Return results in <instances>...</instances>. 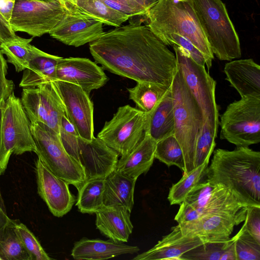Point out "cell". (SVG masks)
Listing matches in <instances>:
<instances>
[{"label": "cell", "instance_id": "6da1fadb", "mask_svg": "<svg viewBox=\"0 0 260 260\" xmlns=\"http://www.w3.org/2000/svg\"><path fill=\"white\" fill-rule=\"evenodd\" d=\"M95 62L136 81L171 85L178 70L175 54L147 25L120 26L89 43Z\"/></svg>", "mask_w": 260, "mask_h": 260}, {"label": "cell", "instance_id": "7a4b0ae2", "mask_svg": "<svg viewBox=\"0 0 260 260\" xmlns=\"http://www.w3.org/2000/svg\"><path fill=\"white\" fill-rule=\"evenodd\" d=\"M207 180L228 188L244 205L260 206V152L248 147L214 151Z\"/></svg>", "mask_w": 260, "mask_h": 260}, {"label": "cell", "instance_id": "3957f363", "mask_svg": "<svg viewBox=\"0 0 260 260\" xmlns=\"http://www.w3.org/2000/svg\"><path fill=\"white\" fill-rule=\"evenodd\" d=\"M146 20L156 36L173 33L185 38L203 54L208 69L211 68L214 55L191 0H159L148 11Z\"/></svg>", "mask_w": 260, "mask_h": 260}, {"label": "cell", "instance_id": "277c9868", "mask_svg": "<svg viewBox=\"0 0 260 260\" xmlns=\"http://www.w3.org/2000/svg\"><path fill=\"white\" fill-rule=\"evenodd\" d=\"M210 49L220 60L241 57L240 39L221 0H191Z\"/></svg>", "mask_w": 260, "mask_h": 260}, {"label": "cell", "instance_id": "5b68a950", "mask_svg": "<svg viewBox=\"0 0 260 260\" xmlns=\"http://www.w3.org/2000/svg\"><path fill=\"white\" fill-rule=\"evenodd\" d=\"M171 91L174 115V135L183 151L185 163L183 175H185L194 169L195 145L204 117L178 69L173 78Z\"/></svg>", "mask_w": 260, "mask_h": 260}, {"label": "cell", "instance_id": "8992f818", "mask_svg": "<svg viewBox=\"0 0 260 260\" xmlns=\"http://www.w3.org/2000/svg\"><path fill=\"white\" fill-rule=\"evenodd\" d=\"M221 139L236 147L260 142V96H247L230 104L220 115Z\"/></svg>", "mask_w": 260, "mask_h": 260}, {"label": "cell", "instance_id": "52a82bcc", "mask_svg": "<svg viewBox=\"0 0 260 260\" xmlns=\"http://www.w3.org/2000/svg\"><path fill=\"white\" fill-rule=\"evenodd\" d=\"M30 129L38 157L53 173L78 190L85 181L84 170L65 150L59 134L39 122L30 123Z\"/></svg>", "mask_w": 260, "mask_h": 260}, {"label": "cell", "instance_id": "ba28073f", "mask_svg": "<svg viewBox=\"0 0 260 260\" xmlns=\"http://www.w3.org/2000/svg\"><path fill=\"white\" fill-rule=\"evenodd\" d=\"M147 113L126 105L119 107L110 121L105 122L97 137L119 155L129 153L142 140Z\"/></svg>", "mask_w": 260, "mask_h": 260}, {"label": "cell", "instance_id": "9c48e42d", "mask_svg": "<svg viewBox=\"0 0 260 260\" xmlns=\"http://www.w3.org/2000/svg\"><path fill=\"white\" fill-rule=\"evenodd\" d=\"M65 13V8L57 2L15 0L9 22L14 32L40 37L49 34Z\"/></svg>", "mask_w": 260, "mask_h": 260}, {"label": "cell", "instance_id": "30bf717a", "mask_svg": "<svg viewBox=\"0 0 260 260\" xmlns=\"http://www.w3.org/2000/svg\"><path fill=\"white\" fill-rule=\"evenodd\" d=\"M175 53L178 69L184 82L201 108L204 119L208 118L219 123V107L215 98L216 81L182 48L172 46Z\"/></svg>", "mask_w": 260, "mask_h": 260}, {"label": "cell", "instance_id": "8fae6325", "mask_svg": "<svg viewBox=\"0 0 260 260\" xmlns=\"http://www.w3.org/2000/svg\"><path fill=\"white\" fill-rule=\"evenodd\" d=\"M21 101L30 123H43L58 134L64 107L53 81L23 88Z\"/></svg>", "mask_w": 260, "mask_h": 260}, {"label": "cell", "instance_id": "7c38bea8", "mask_svg": "<svg viewBox=\"0 0 260 260\" xmlns=\"http://www.w3.org/2000/svg\"><path fill=\"white\" fill-rule=\"evenodd\" d=\"M66 13L50 32V36L61 43L75 47L100 38L105 33L103 23L81 12L75 4L67 1Z\"/></svg>", "mask_w": 260, "mask_h": 260}, {"label": "cell", "instance_id": "4fadbf2b", "mask_svg": "<svg viewBox=\"0 0 260 260\" xmlns=\"http://www.w3.org/2000/svg\"><path fill=\"white\" fill-rule=\"evenodd\" d=\"M2 134L4 147L9 155L36 152L30 122L21 100L15 96L14 92L5 101Z\"/></svg>", "mask_w": 260, "mask_h": 260}, {"label": "cell", "instance_id": "5bb4252c", "mask_svg": "<svg viewBox=\"0 0 260 260\" xmlns=\"http://www.w3.org/2000/svg\"><path fill=\"white\" fill-rule=\"evenodd\" d=\"M63 102L66 116L79 136L90 141L94 137L93 105L80 86L69 82L53 81Z\"/></svg>", "mask_w": 260, "mask_h": 260}, {"label": "cell", "instance_id": "9a60e30c", "mask_svg": "<svg viewBox=\"0 0 260 260\" xmlns=\"http://www.w3.org/2000/svg\"><path fill=\"white\" fill-rule=\"evenodd\" d=\"M35 165L39 196L54 216H63L71 210L76 201L69 189V184L53 173L40 158Z\"/></svg>", "mask_w": 260, "mask_h": 260}, {"label": "cell", "instance_id": "2e32d148", "mask_svg": "<svg viewBox=\"0 0 260 260\" xmlns=\"http://www.w3.org/2000/svg\"><path fill=\"white\" fill-rule=\"evenodd\" d=\"M108 78L95 62L82 57H61L56 70V80L80 86L88 95L94 89L100 88Z\"/></svg>", "mask_w": 260, "mask_h": 260}, {"label": "cell", "instance_id": "e0dca14e", "mask_svg": "<svg viewBox=\"0 0 260 260\" xmlns=\"http://www.w3.org/2000/svg\"><path fill=\"white\" fill-rule=\"evenodd\" d=\"M78 141L79 163L84 170L85 181L105 178L115 170L119 155L100 139L94 137L87 141L78 136Z\"/></svg>", "mask_w": 260, "mask_h": 260}, {"label": "cell", "instance_id": "ac0fdd59", "mask_svg": "<svg viewBox=\"0 0 260 260\" xmlns=\"http://www.w3.org/2000/svg\"><path fill=\"white\" fill-rule=\"evenodd\" d=\"M198 236L182 234L178 224L171 229V232L147 251L137 255L135 260H181L182 255L189 250L205 243Z\"/></svg>", "mask_w": 260, "mask_h": 260}, {"label": "cell", "instance_id": "d6986e66", "mask_svg": "<svg viewBox=\"0 0 260 260\" xmlns=\"http://www.w3.org/2000/svg\"><path fill=\"white\" fill-rule=\"evenodd\" d=\"M184 235L198 236L205 242L228 240L234 227L238 225L233 218L218 214H205L196 220L178 224Z\"/></svg>", "mask_w": 260, "mask_h": 260}, {"label": "cell", "instance_id": "ffe728a7", "mask_svg": "<svg viewBox=\"0 0 260 260\" xmlns=\"http://www.w3.org/2000/svg\"><path fill=\"white\" fill-rule=\"evenodd\" d=\"M226 80L241 98L260 96V67L253 59L231 60L224 68Z\"/></svg>", "mask_w": 260, "mask_h": 260}, {"label": "cell", "instance_id": "44dd1931", "mask_svg": "<svg viewBox=\"0 0 260 260\" xmlns=\"http://www.w3.org/2000/svg\"><path fill=\"white\" fill-rule=\"evenodd\" d=\"M131 212L122 206L104 205L95 212L96 228L110 239L126 242L133 229Z\"/></svg>", "mask_w": 260, "mask_h": 260}, {"label": "cell", "instance_id": "7402d4cb", "mask_svg": "<svg viewBox=\"0 0 260 260\" xmlns=\"http://www.w3.org/2000/svg\"><path fill=\"white\" fill-rule=\"evenodd\" d=\"M139 250L138 246L128 245L110 239L103 240L83 238L75 242L71 255L77 260H99L133 254Z\"/></svg>", "mask_w": 260, "mask_h": 260}, {"label": "cell", "instance_id": "603a6c76", "mask_svg": "<svg viewBox=\"0 0 260 260\" xmlns=\"http://www.w3.org/2000/svg\"><path fill=\"white\" fill-rule=\"evenodd\" d=\"M156 142L145 134L142 140L127 154L121 155L115 170L121 174L137 179L146 173L151 167L154 157Z\"/></svg>", "mask_w": 260, "mask_h": 260}, {"label": "cell", "instance_id": "cb8c5ba5", "mask_svg": "<svg viewBox=\"0 0 260 260\" xmlns=\"http://www.w3.org/2000/svg\"><path fill=\"white\" fill-rule=\"evenodd\" d=\"M175 128L173 104L171 87L149 113H147L145 134L156 142L174 135Z\"/></svg>", "mask_w": 260, "mask_h": 260}, {"label": "cell", "instance_id": "d4e9b609", "mask_svg": "<svg viewBox=\"0 0 260 260\" xmlns=\"http://www.w3.org/2000/svg\"><path fill=\"white\" fill-rule=\"evenodd\" d=\"M137 180L127 177L116 170L105 179L103 203L106 206H122L131 212L134 206Z\"/></svg>", "mask_w": 260, "mask_h": 260}, {"label": "cell", "instance_id": "484cf974", "mask_svg": "<svg viewBox=\"0 0 260 260\" xmlns=\"http://www.w3.org/2000/svg\"><path fill=\"white\" fill-rule=\"evenodd\" d=\"M61 58L40 50L23 71L19 86L23 88L34 87L56 80V67Z\"/></svg>", "mask_w": 260, "mask_h": 260}, {"label": "cell", "instance_id": "4316f807", "mask_svg": "<svg viewBox=\"0 0 260 260\" xmlns=\"http://www.w3.org/2000/svg\"><path fill=\"white\" fill-rule=\"evenodd\" d=\"M32 38L25 39L16 36L12 40L0 44V49L6 55L7 61L12 64L17 72L27 69L30 60L40 50L31 45Z\"/></svg>", "mask_w": 260, "mask_h": 260}, {"label": "cell", "instance_id": "83f0119b", "mask_svg": "<svg viewBox=\"0 0 260 260\" xmlns=\"http://www.w3.org/2000/svg\"><path fill=\"white\" fill-rule=\"evenodd\" d=\"M137 83L134 87L127 88L129 99L135 103L138 109L146 113L154 108L171 87L151 82Z\"/></svg>", "mask_w": 260, "mask_h": 260}, {"label": "cell", "instance_id": "f1b7e54d", "mask_svg": "<svg viewBox=\"0 0 260 260\" xmlns=\"http://www.w3.org/2000/svg\"><path fill=\"white\" fill-rule=\"evenodd\" d=\"M105 179L99 178L85 181L78 190L76 205L80 212L95 213L104 205L103 193Z\"/></svg>", "mask_w": 260, "mask_h": 260}, {"label": "cell", "instance_id": "f546056e", "mask_svg": "<svg viewBox=\"0 0 260 260\" xmlns=\"http://www.w3.org/2000/svg\"><path fill=\"white\" fill-rule=\"evenodd\" d=\"M83 13L95 18L103 24L119 27L129 17L105 4L102 0H75Z\"/></svg>", "mask_w": 260, "mask_h": 260}, {"label": "cell", "instance_id": "4dcf8cb0", "mask_svg": "<svg viewBox=\"0 0 260 260\" xmlns=\"http://www.w3.org/2000/svg\"><path fill=\"white\" fill-rule=\"evenodd\" d=\"M12 221L0 231V260H31Z\"/></svg>", "mask_w": 260, "mask_h": 260}, {"label": "cell", "instance_id": "1f68e13d", "mask_svg": "<svg viewBox=\"0 0 260 260\" xmlns=\"http://www.w3.org/2000/svg\"><path fill=\"white\" fill-rule=\"evenodd\" d=\"M219 123L205 118L200 129L196 140L194 156V168L204 163L210 156L216 146Z\"/></svg>", "mask_w": 260, "mask_h": 260}, {"label": "cell", "instance_id": "d6a6232c", "mask_svg": "<svg viewBox=\"0 0 260 260\" xmlns=\"http://www.w3.org/2000/svg\"><path fill=\"white\" fill-rule=\"evenodd\" d=\"M210 158L188 173L183 175L181 179L170 188L168 199L171 205H180L190 190L200 183L206 173Z\"/></svg>", "mask_w": 260, "mask_h": 260}, {"label": "cell", "instance_id": "836d02e7", "mask_svg": "<svg viewBox=\"0 0 260 260\" xmlns=\"http://www.w3.org/2000/svg\"><path fill=\"white\" fill-rule=\"evenodd\" d=\"M154 157L168 167L175 165L183 173L185 171L183 151L174 135L156 142Z\"/></svg>", "mask_w": 260, "mask_h": 260}, {"label": "cell", "instance_id": "e575fe53", "mask_svg": "<svg viewBox=\"0 0 260 260\" xmlns=\"http://www.w3.org/2000/svg\"><path fill=\"white\" fill-rule=\"evenodd\" d=\"M234 237L236 260H260V243L247 231L244 224Z\"/></svg>", "mask_w": 260, "mask_h": 260}, {"label": "cell", "instance_id": "d590c367", "mask_svg": "<svg viewBox=\"0 0 260 260\" xmlns=\"http://www.w3.org/2000/svg\"><path fill=\"white\" fill-rule=\"evenodd\" d=\"M233 238L218 242H207L184 253L181 260H219Z\"/></svg>", "mask_w": 260, "mask_h": 260}, {"label": "cell", "instance_id": "8d00e7d4", "mask_svg": "<svg viewBox=\"0 0 260 260\" xmlns=\"http://www.w3.org/2000/svg\"><path fill=\"white\" fill-rule=\"evenodd\" d=\"M15 228L16 232L29 255L31 260L51 259L34 234L25 224L15 221Z\"/></svg>", "mask_w": 260, "mask_h": 260}, {"label": "cell", "instance_id": "74e56055", "mask_svg": "<svg viewBox=\"0 0 260 260\" xmlns=\"http://www.w3.org/2000/svg\"><path fill=\"white\" fill-rule=\"evenodd\" d=\"M58 134L65 150L79 162V135L66 115L61 118Z\"/></svg>", "mask_w": 260, "mask_h": 260}, {"label": "cell", "instance_id": "f35d334b", "mask_svg": "<svg viewBox=\"0 0 260 260\" xmlns=\"http://www.w3.org/2000/svg\"><path fill=\"white\" fill-rule=\"evenodd\" d=\"M156 36L166 46L176 45L179 46L187 52L196 62L205 66V60L203 54L185 38L173 33H165Z\"/></svg>", "mask_w": 260, "mask_h": 260}, {"label": "cell", "instance_id": "ab89813d", "mask_svg": "<svg viewBox=\"0 0 260 260\" xmlns=\"http://www.w3.org/2000/svg\"><path fill=\"white\" fill-rule=\"evenodd\" d=\"M244 225L247 231L260 243V206H248Z\"/></svg>", "mask_w": 260, "mask_h": 260}, {"label": "cell", "instance_id": "60d3db41", "mask_svg": "<svg viewBox=\"0 0 260 260\" xmlns=\"http://www.w3.org/2000/svg\"><path fill=\"white\" fill-rule=\"evenodd\" d=\"M8 65L0 49V99L6 100L13 92L14 83L7 78Z\"/></svg>", "mask_w": 260, "mask_h": 260}, {"label": "cell", "instance_id": "b9f144b4", "mask_svg": "<svg viewBox=\"0 0 260 260\" xmlns=\"http://www.w3.org/2000/svg\"><path fill=\"white\" fill-rule=\"evenodd\" d=\"M174 219L178 224L183 223L197 219L200 216L196 210L188 204L182 202Z\"/></svg>", "mask_w": 260, "mask_h": 260}, {"label": "cell", "instance_id": "7bdbcfd3", "mask_svg": "<svg viewBox=\"0 0 260 260\" xmlns=\"http://www.w3.org/2000/svg\"><path fill=\"white\" fill-rule=\"evenodd\" d=\"M5 100L0 99V176L5 171L11 155L6 151L3 138L2 121Z\"/></svg>", "mask_w": 260, "mask_h": 260}, {"label": "cell", "instance_id": "ee69618b", "mask_svg": "<svg viewBox=\"0 0 260 260\" xmlns=\"http://www.w3.org/2000/svg\"><path fill=\"white\" fill-rule=\"evenodd\" d=\"M134 8L146 15L149 10L159 0H109Z\"/></svg>", "mask_w": 260, "mask_h": 260}, {"label": "cell", "instance_id": "f6af8a7d", "mask_svg": "<svg viewBox=\"0 0 260 260\" xmlns=\"http://www.w3.org/2000/svg\"><path fill=\"white\" fill-rule=\"evenodd\" d=\"M16 36L9 21L0 12V44L12 40Z\"/></svg>", "mask_w": 260, "mask_h": 260}, {"label": "cell", "instance_id": "bcb514c9", "mask_svg": "<svg viewBox=\"0 0 260 260\" xmlns=\"http://www.w3.org/2000/svg\"><path fill=\"white\" fill-rule=\"evenodd\" d=\"M15 0H0V12L9 21L14 7Z\"/></svg>", "mask_w": 260, "mask_h": 260}, {"label": "cell", "instance_id": "7dc6e473", "mask_svg": "<svg viewBox=\"0 0 260 260\" xmlns=\"http://www.w3.org/2000/svg\"><path fill=\"white\" fill-rule=\"evenodd\" d=\"M12 219L7 215L6 206L0 189V231L9 224Z\"/></svg>", "mask_w": 260, "mask_h": 260}, {"label": "cell", "instance_id": "c3c4849f", "mask_svg": "<svg viewBox=\"0 0 260 260\" xmlns=\"http://www.w3.org/2000/svg\"><path fill=\"white\" fill-rule=\"evenodd\" d=\"M232 243L224 250L219 260H236V253L234 246L235 237Z\"/></svg>", "mask_w": 260, "mask_h": 260}, {"label": "cell", "instance_id": "681fc988", "mask_svg": "<svg viewBox=\"0 0 260 260\" xmlns=\"http://www.w3.org/2000/svg\"><path fill=\"white\" fill-rule=\"evenodd\" d=\"M29 1H42V2L55 1V2H57L59 3H60L63 6L66 2L67 0H29Z\"/></svg>", "mask_w": 260, "mask_h": 260}, {"label": "cell", "instance_id": "f907efd6", "mask_svg": "<svg viewBox=\"0 0 260 260\" xmlns=\"http://www.w3.org/2000/svg\"><path fill=\"white\" fill-rule=\"evenodd\" d=\"M69 1H71L73 3L75 4V0H69Z\"/></svg>", "mask_w": 260, "mask_h": 260}, {"label": "cell", "instance_id": "816d5d0a", "mask_svg": "<svg viewBox=\"0 0 260 260\" xmlns=\"http://www.w3.org/2000/svg\"><path fill=\"white\" fill-rule=\"evenodd\" d=\"M178 1H185V0H178Z\"/></svg>", "mask_w": 260, "mask_h": 260}]
</instances>
